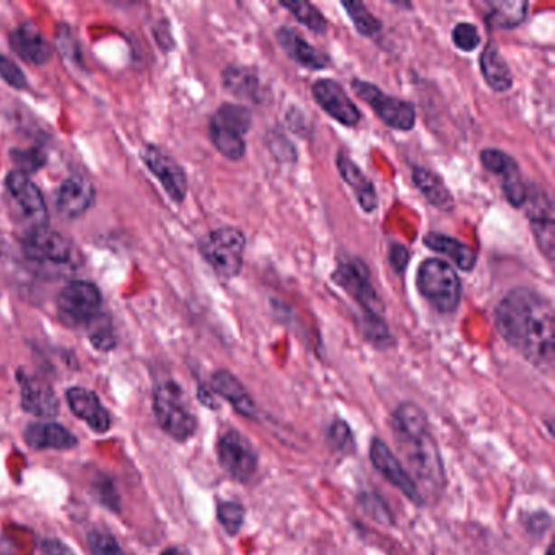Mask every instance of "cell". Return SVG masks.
Instances as JSON below:
<instances>
[{"mask_svg":"<svg viewBox=\"0 0 555 555\" xmlns=\"http://www.w3.org/2000/svg\"><path fill=\"white\" fill-rule=\"evenodd\" d=\"M495 326L534 367L542 372L554 368L555 313L544 295L528 287L510 290L495 308Z\"/></svg>","mask_w":555,"mask_h":555,"instance_id":"cell-1","label":"cell"},{"mask_svg":"<svg viewBox=\"0 0 555 555\" xmlns=\"http://www.w3.org/2000/svg\"><path fill=\"white\" fill-rule=\"evenodd\" d=\"M391 428L400 461L416 482L425 505L440 500L447 477L440 449L430 432L424 410L414 402H402L392 412Z\"/></svg>","mask_w":555,"mask_h":555,"instance_id":"cell-2","label":"cell"},{"mask_svg":"<svg viewBox=\"0 0 555 555\" xmlns=\"http://www.w3.org/2000/svg\"><path fill=\"white\" fill-rule=\"evenodd\" d=\"M417 288L440 313H453L461 302L463 287L456 270L438 258L425 259L417 270Z\"/></svg>","mask_w":555,"mask_h":555,"instance_id":"cell-3","label":"cell"},{"mask_svg":"<svg viewBox=\"0 0 555 555\" xmlns=\"http://www.w3.org/2000/svg\"><path fill=\"white\" fill-rule=\"evenodd\" d=\"M199 251L221 278H238L245 259V233L237 227L212 230L199 241Z\"/></svg>","mask_w":555,"mask_h":555,"instance_id":"cell-4","label":"cell"},{"mask_svg":"<svg viewBox=\"0 0 555 555\" xmlns=\"http://www.w3.org/2000/svg\"><path fill=\"white\" fill-rule=\"evenodd\" d=\"M154 410L158 425L174 440H188L196 432V416L184 400V392L174 381L156 384Z\"/></svg>","mask_w":555,"mask_h":555,"instance_id":"cell-5","label":"cell"},{"mask_svg":"<svg viewBox=\"0 0 555 555\" xmlns=\"http://www.w3.org/2000/svg\"><path fill=\"white\" fill-rule=\"evenodd\" d=\"M103 296L99 287L89 280H72L58 295V316L66 326H90L99 316Z\"/></svg>","mask_w":555,"mask_h":555,"instance_id":"cell-6","label":"cell"},{"mask_svg":"<svg viewBox=\"0 0 555 555\" xmlns=\"http://www.w3.org/2000/svg\"><path fill=\"white\" fill-rule=\"evenodd\" d=\"M352 89L360 99H363L368 107L375 111L376 116L396 131L408 132L416 126V108L406 99H396L384 95L376 85L355 79Z\"/></svg>","mask_w":555,"mask_h":555,"instance_id":"cell-7","label":"cell"},{"mask_svg":"<svg viewBox=\"0 0 555 555\" xmlns=\"http://www.w3.org/2000/svg\"><path fill=\"white\" fill-rule=\"evenodd\" d=\"M526 217L530 221L531 231L538 243L541 253L547 261H554L555 254V217L554 204L544 189L531 183L526 193Z\"/></svg>","mask_w":555,"mask_h":555,"instance_id":"cell-8","label":"cell"},{"mask_svg":"<svg viewBox=\"0 0 555 555\" xmlns=\"http://www.w3.org/2000/svg\"><path fill=\"white\" fill-rule=\"evenodd\" d=\"M333 280L334 284L351 295L365 313L376 315V316L383 315V302L380 295L376 294L375 287L370 278V272L362 259L339 262L333 272Z\"/></svg>","mask_w":555,"mask_h":555,"instance_id":"cell-9","label":"cell"},{"mask_svg":"<svg viewBox=\"0 0 555 555\" xmlns=\"http://www.w3.org/2000/svg\"><path fill=\"white\" fill-rule=\"evenodd\" d=\"M217 456L221 469L233 481L248 482L258 469V453L251 441L237 430L223 433L217 443Z\"/></svg>","mask_w":555,"mask_h":555,"instance_id":"cell-10","label":"cell"},{"mask_svg":"<svg viewBox=\"0 0 555 555\" xmlns=\"http://www.w3.org/2000/svg\"><path fill=\"white\" fill-rule=\"evenodd\" d=\"M24 249L30 261L54 266H67L74 258V246L62 233L48 225L28 230Z\"/></svg>","mask_w":555,"mask_h":555,"instance_id":"cell-11","label":"cell"},{"mask_svg":"<svg viewBox=\"0 0 555 555\" xmlns=\"http://www.w3.org/2000/svg\"><path fill=\"white\" fill-rule=\"evenodd\" d=\"M140 156L150 173L160 181L162 188L173 202L181 204L188 194V178L183 166L170 154H166L164 148L156 147L154 144L144 146Z\"/></svg>","mask_w":555,"mask_h":555,"instance_id":"cell-12","label":"cell"},{"mask_svg":"<svg viewBox=\"0 0 555 555\" xmlns=\"http://www.w3.org/2000/svg\"><path fill=\"white\" fill-rule=\"evenodd\" d=\"M370 459L375 466L376 471L383 475L386 481L392 484L396 489L402 492L404 497H408L417 506H424L425 500L420 495V490L409 475L406 467L402 466L400 457L392 453V449L384 443L381 438L375 437L370 443Z\"/></svg>","mask_w":555,"mask_h":555,"instance_id":"cell-13","label":"cell"},{"mask_svg":"<svg viewBox=\"0 0 555 555\" xmlns=\"http://www.w3.org/2000/svg\"><path fill=\"white\" fill-rule=\"evenodd\" d=\"M313 99L318 103V107L337 121L347 127H353L360 123L362 115L357 105L349 99L343 85L331 80V79H321L318 82L313 83Z\"/></svg>","mask_w":555,"mask_h":555,"instance_id":"cell-14","label":"cell"},{"mask_svg":"<svg viewBox=\"0 0 555 555\" xmlns=\"http://www.w3.org/2000/svg\"><path fill=\"white\" fill-rule=\"evenodd\" d=\"M5 188L15 204L25 213L26 219L33 223V227L48 225V205L42 197V191L30 180L28 174L24 173H9L5 180Z\"/></svg>","mask_w":555,"mask_h":555,"instance_id":"cell-15","label":"cell"},{"mask_svg":"<svg viewBox=\"0 0 555 555\" xmlns=\"http://www.w3.org/2000/svg\"><path fill=\"white\" fill-rule=\"evenodd\" d=\"M95 204V188L80 174L69 176L58 191L56 209L66 219H79Z\"/></svg>","mask_w":555,"mask_h":555,"instance_id":"cell-16","label":"cell"},{"mask_svg":"<svg viewBox=\"0 0 555 555\" xmlns=\"http://www.w3.org/2000/svg\"><path fill=\"white\" fill-rule=\"evenodd\" d=\"M10 48L17 54L18 58L24 59L33 66H42L50 62L52 58V46L44 38L38 26L33 24H24L14 30L10 34Z\"/></svg>","mask_w":555,"mask_h":555,"instance_id":"cell-17","label":"cell"},{"mask_svg":"<svg viewBox=\"0 0 555 555\" xmlns=\"http://www.w3.org/2000/svg\"><path fill=\"white\" fill-rule=\"evenodd\" d=\"M278 46L284 50L290 61L310 71H323L331 66V59L323 51L316 50L310 42H305L300 34L288 26H280L276 33Z\"/></svg>","mask_w":555,"mask_h":555,"instance_id":"cell-18","label":"cell"},{"mask_svg":"<svg viewBox=\"0 0 555 555\" xmlns=\"http://www.w3.org/2000/svg\"><path fill=\"white\" fill-rule=\"evenodd\" d=\"M18 381L22 384V406L26 412L40 419L58 416L59 400L50 384L36 376L24 373H18Z\"/></svg>","mask_w":555,"mask_h":555,"instance_id":"cell-19","label":"cell"},{"mask_svg":"<svg viewBox=\"0 0 555 555\" xmlns=\"http://www.w3.org/2000/svg\"><path fill=\"white\" fill-rule=\"evenodd\" d=\"M67 404L79 419L85 420L91 430L105 433L111 427L107 409L99 402V396L85 388H71L66 392Z\"/></svg>","mask_w":555,"mask_h":555,"instance_id":"cell-20","label":"cell"},{"mask_svg":"<svg viewBox=\"0 0 555 555\" xmlns=\"http://www.w3.org/2000/svg\"><path fill=\"white\" fill-rule=\"evenodd\" d=\"M211 388L215 394L230 402L240 416L246 419H256L258 416V408L253 398L233 373L227 370H217L211 378Z\"/></svg>","mask_w":555,"mask_h":555,"instance_id":"cell-21","label":"cell"},{"mask_svg":"<svg viewBox=\"0 0 555 555\" xmlns=\"http://www.w3.org/2000/svg\"><path fill=\"white\" fill-rule=\"evenodd\" d=\"M335 165H337L341 178L353 191L360 207L367 213L375 212L376 207H378V194H376L375 186L365 176V173L360 170L359 165L355 164L351 156L345 155L343 152L335 158Z\"/></svg>","mask_w":555,"mask_h":555,"instance_id":"cell-22","label":"cell"},{"mask_svg":"<svg viewBox=\"0 0 555 555\" xmlns=\"http://www.w3.org/2000/svg\"><path fill=\"white\" fill-rule=\"evenodd\" d=\"M412 181H414V186L425 197V201L433 205L435 209H438L441 212H451L455 209V197L438 174L430 172L428 168L414 166Z\"/></svg>","mask_w":555,"mask_h":555,"instance_id":"cell-23","label":"cell"},{"mask_svg":"<svg viewBox=\"0 0 555 555\" xmlns=\"http://www.w3.org/2000/svg\"><path fill=\"white\" fill-rule=\"evenodd\" d=\"M481 72L485 83L497 93H505L513 87V74L494 42H489L482 51Z\"/></svg>","mask_w":555,"mask_h":555,"instance_id":"cell-24","label":"cell"},{"mask_svg":"<svg viewBox=\"0 0 555 555\" xmlns=\"http://www.w3.org/2000/svg\"><path fill=\"white\" fill-rule=\"evenodd\" d=\"M424 243L435 253L449 258L459 269L466 272H471L477 264V253L471 246L465 245L456 238L447 237L441 233H428L424 238Z\"/></svg>","mask_w":555,"mask_h":555,"instance_id":"cell-25","label":"cell"},{"mask_svg":"<svg viewBox=\"0 0 555 555\" xmlns=\"http://www.w3.org/2000/svg\"><path fill=\"white\" fill-rule=\"evenodd\" d=\"M25 441L32 448L71 449L77 447L74 433L59 424H32L25 430Z\"/></svg>","mask_w":555,"mask_h":555,"instance_id":"cell-26","label":"cell"},{"mask_svg":"<svg viewBox=\"0 0 555 555\" xmlns=\"http://www.w3.org/2000/svg\"><path fill=\"white\" fill-rule=\"evenodd\" d=\"M221 83H223V89L237 99H246V101L258 99L259 80L251 67L231 64L223 71Z\"/></svg>","mask_w":555,"mask_h":555,"instance_id":"cell-27","label":"cell"},{"mask_svg":"<svg viewBox=\"0 0 555 555\" xmlns=\"http://www.w3.org/2000/svg\"><path fill=\"white\" fill-rule=\"evenodd\" d=\"M489 12L485 22L489 28L512 30L524 22L528 14V2L524 0H502V2H487Z\"/></svg>","mask_w":555,"mask_h":555,"instance_id":"cell-28","label":"cell"},{"mask_svg":"<svg viewBox=\"0 0 555 555\" xmlns=\"http://www.w3.org/2000/svg\"><path fill=\"white\" fill-rule=\"evenodd\" d=\"M209 136L212 140L213 147L221 152V155L231 162H240L246 154V140L237 132L230 131L221 124L209 123Z\"/></svg>","mask_w":555,"mask_h":555,"instance_id":"cell-29","label":"cell"},{"mask_svg":"<svg viewBox=\"0 0 555 555\" xmlns=\"http://www.w3.org/2000/svg\"><path fill=\"white\" fill-rule=\"evenodd\" d=\"M211 121L221 124V126L227 127L230 131L237 132V134L245 137V134H248V131L253 126V115H251L249 108L243 107V105L223 103L213 113Z\"/></svg>","mask_w":555,"mask_h":555,"instance_id":"cell-30","label":"cell"},{"mask_svg":"<svg viewBox=\"0 0 555 555\" xmlns=\"http://www.w3.org/2000/svg\"><path fill=\"white\" fill-rule=\"evenodd\" d=\"M284 9L288 10L294 15L296 22L306 26L313 33L325 34L327 32V20L310 2L292 0V2H280Z\"/></svg>","mask_w":555,"mask_h":555,"instance_id":"cell-31","label":"cell"},{"mask_svg":"<svg viewBox=\"0 0 555 555\" xmlns=\"http://www.w3.org/2000/svg\"><path fill=\"white\" fill-rule=\"evenodd\" d=\"M500 178H502V189H503L506 201L516 209L522 207L526 202L528 184H524V181H522L518 164L512 160L505 170L500 173Z\"/></svg>","mask_w":555,"mask_h":555,"instance_id":"cell-32","label":"cell"},{"mask_svg":"<svg viewBox=\"0 0 555 555\" xmlns=\"http://www.w3.org/2000/svg\"><path fill=\"white\" fill-rule=\"evenodd\" d=\"M343 7L360 34L372 38L383 30L381 20L376 18L373 14H370V10L362 2L347 0V2H343Z\"/></svg>","mask_w":555,"mask_h":555,"instance_id":"cell-33","label":"cell"},{"mask_svg":"<svg viewBox=\"0 0 555 555\" xmlns=\"http://www.w3.org/2000/svg\"><path fill=\"white\" fill-rule=\"evenodd\" d=\"M89 335L93 347L99 351L108 352L116 347L115 331L107 316L99 315V318L91 323L89 326Z\"/></svg>","mask_w":555,"mask_h":555,"instance_id":"cell-34","label":"cell"},{"mask_svg":"<svg viewBox=\"0 0 555 555\" xmlns=\"http://www.w3.org/2000/svg\"><path fill=\"white\" fill-rule=\"evenodd\" d=\"M217 516L229 534H237L245 522V506L238 502H221L217 505Z\"/></svg>","mask_w":555,"mask_h":555,"instance_id":"cell-35","label":"cell"},{"mask_svg":"<svg viewBox=\"0 0 555 555\" xmlns=\"http://www.w3.org/2000/svg\"><path fill=\"white\" fill-rule=\"evenodd\" d=\"M362 331L367 341L375 343L376 347H388V343H391L390 329L381 316L365 313V318L362 321Z\"/></svg>","mask_w":555,"mask_h":555,"instance_id":"cell-36","label":"cell"},{"mask_svg":"<svg viewBox=\"0 0 555 555\" xmlns=\"http://www.w3.org/2000/svg\"><path fill=\"white\" fill-rule=\"evenodd\" d=\"M451 40L455 42L457 50L463 51V52H474L477 50V46L481 44V33L474 24L461 22L453 28Z\"/></svg>","mask_w":555,"mask_h":555,"instance_id":"cell-37","label":"cell"},{"mask_svg":"<svg viewBox=\"0 0 555 555\" xmlns=\"http://www.w3.org/2000/svg\"><path fill=\"white\" fill-rule=\"evenodd\" d=\"M12 160L17 166V172L28 174V173L38 172L42 168L46 156L38 148H25V150H12Z\"/></svg>","mask_w":555,"mask_h":555,"instance_id":"cell-38","label":"cell"},{"mask_svg":"<svg viewBox=\"0 0 555 555\" xmlns=\"http://www.w3.org/2000/svg\"><path fill=\"white\" fill-rule=\"evenodd\" d=\"M0 77L4 79V82L9 83L10 87H14L17 90L28 89V80H26L24 71L12 59L4 56L2 52H0Z\"/></svg>","mask_w":555,"mask_h":555,"instance_id":"cell-39","label":"cell"},{"mask_svg":"<svg viewBox=\"0 0 555 555\" xmlns=\"http://www.w3.org/2000/svg\"><path fill=\"white\" fill-rule=\"evenodd\" d=\"M329 440L333 447L343 453H352L355 449V441L351 432V427L343 420H335L329 430Z\"/></svg>","mask_w":555,"mask_h":555,"instance_id":"cell-40","label":"cell"},{"mask_svg":"<svg viewBox=\"0 0 555 555\" xmlns=\"http://www.w3.org/2000/svg\"><path fill=\"white\" fill-rule=\"evenodd\" d=\"M89 546L95 555H123L115 538L103 531H93L89 534Z\"/></svg>","mask_w":555,"mask_h":555,"instance_id":"cell-41","label":"cell"},{"mask_svg":"<svg viewBox=\"0 0 555 555\" xmlns=\"http://www.w3.org/2000/svg\"><path fill=\"white\" fill-rule=\"evenodd\" d=\"M512 160H513L512 156L498 148H485L481 152V164L484 165V168L497 176H500V173L505 170Z\"/></svg>","mask_w":555,"mask_h":555,"instance_id":"cell-42","label":"cell"},{"mask_svg":"<svg viewBox=\"0 0 555 555\" xmlns=\"http://www.w3.org/2000/svg\"><path fill=\"white\" fill-rule=\"evenodd\" d=\"M268 147H269L272 155L282 162H294L296 160V150H295L292 142L280 136V134H270L268 136Z\"/></svg>","mask_w":555,"mask_h":555,"instance_id":"cell-43","label":"cell"},{"mask_svg":"<svg viewBox=\"0 0 555 555\" xmlns=\"http://www.w3.org/2000/svg\"><path fill=\"white\" fill-rule=\"evenodd\" d=\"M390 262H391L392 269L398 274H402L404 269L408 268L409 251L406 246L394 245L390 251Z\"/></svg>","mask_w":555,"mask_h":555,"instance_id":"cell-44","label":"cell"},{"mask_svg":"<svg viewBox=\"0 0 555 555\" xmlns=\"http://www.w3.org/2000/svg\"><path fill=\"white\" fill-rule=\"evenodd\" d=\"M58 46L59 50L62 51V54H69V58H79V52L72 50V46H77L74 36L71 34L69 28H62V33L58 34Z\"/></svg>","mask_w":555,"mask_h":555,"instance_id":"cell-45","label":"cell"},{"mask_svg":"<svg viewBox=\"0 0 555 555\" xmlns=\"http://www.w3.org/2000/svg\"><path fill=\"white\" fill-rule=\"evenodd\" d=\"M42 555H75L69 547L56 539H46L42 544Z\"/></svg>","mask_w":555,"mask_h":555,"instance_id":"cell-46","label":"cell"},{"mask_svg":"<svg viewBox=\"0 0 555 555\" xmlns=\"http://www.w3.org/2000/svg\"><path fill=\"white\" fill-rule=\"evenodd\" d=\"M162 555H191V552L183 547H172V549H166Z\"/></svg>","mask_w":555,"mask_h":555,"instance_id":"cell-47","label":"cell"},{"mask_svg":"<svg viewBox=\"0 0 555 555\" xmlns=\"http://www.w3.org/2000/svg\"><path fill=\"white\" fill-rule=\"evenodd\" d=\"M547 555H552V547H549V549H547Z\"/></svg>","mask_w":555,"mask_h":555,"instance_id":"cell-48","label":"cell"}]
</instances>
